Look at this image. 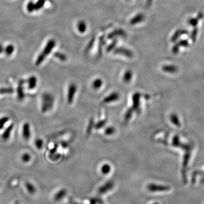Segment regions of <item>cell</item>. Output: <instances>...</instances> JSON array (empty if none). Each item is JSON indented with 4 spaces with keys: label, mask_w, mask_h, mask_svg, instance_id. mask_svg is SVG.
I'll return each instance as SVG.
<instances>
[{
    "label": "cell",
    "mask_w": 204,
    "mask_h": 204,
    "mask_svg": "<svg viewBox=\"0 0 204 204\" xmlns=\"http://www.w3.org/2000/svg\"><path fill=\"white\" fill-rule=\"evenodd\" d=\"M35 146L38 148V149H40L43 146V141L41 138H36L35 140Z\"/></svg>",
    "instance_id": "484cf974"
},
{
    "label": "cell",
    "mask_w": 204,
    "mask_h": 204,
    "mask_svg": "<svg viewBox=\"0 0 204 204\" xmlns=\"http://www.w3.org/2000/svg\"><path fill=\"white\" fill-rule=\"evenodd\" d=\"M77 90V86L74 83H71L69 85L68 89V94H67V102L69 104H71L73 102Z\"/></svg>",
    "instance_id": "5b68a950"
},
{
    "label": "cell",
    "mask_w": 204,
    "mask_h": 204,
    "mask_svg": "<svg viewBox=\"0 0 204 204\" xmlns=\"http://www.w3.org/2000/svg\"><path fill=\"white\" fill-rule=\"evenodd\" d=\"M141 95L139 92H135L132 96V107L134 111L140 112V99Z\"/></svg>",
    "instance_id": "277c9868"
},
{
    "label": "cell",
    "mask_w": 204,
    "mask_h": 204,
    "mask_svg": "<svg viewBox=\"0 0 204 204\" xmlns=\"http://www.w3.org/2000/svg\"><path fill=\"white\" fill-rule=\"evenodd\" d=\"M134 112V110L132 108V107L128 108L127 111H126L125 115H124V121L125 122H128L131 119L132 116H133V113Z\"/></svg>",
    "instance_id": "e0dca14e"
},
{
    "label": "cell",
    "mask_w": 204,
    "mask_h": 204,
    "mask_svg": "<svg viewBox=\"0 0 204 204\" xmlns=\"http://www.w3.org/2000/svg\"><path fill=\"white\" fill-rule=\"evenodd\" d=\"M144 15L142 14V13H140L138 15L135 16L133 19H131L130 23L131 25H133L138 23L139 22H141L144 21Z\"/></svg>",
    "instance_id": "9a60e30c"
},
{
    "label": "cell",
    "mask_w": 204,
    "mask_h": 204,
    "mask_svg": "<svg viewBox=\"0 0 204 204\" xmlns=\"http://www.w3.org/2000/svg\"><path fill=\"white\" fill-rule=\"evenodd\" d=\"M170 119L171 122H172L174 126H176L178 127H180L181 126V123L180 121L179 117L176 114L172 113L170 115Z\"/></svg>",
    "instance_id": "4fadbf2b"
},
{
    "label": "cell",
    "mask_w": 204,
    "mask_h": 204,
    "mask_svg": "<svg viewBox=\"0 0 204 204\" xmlns=\"http://www.w3.org/2000/svg\"></svg>",
    "instance_id": "b9f144b4"
},
{
    "label": "cell",
    "mask_w": 204,
    "mask_h": 204,
    "mask_svg": "<svg viewBox=\"0 0 204 204\" xmlns=\"http://www.w3.org/2000/svg\"><path fill=\"white\" fill-rule=\"evenodd\" d=\"M25 80H20L18 83V88L17 90V98L19 101H22L24 100L25 97V94L24 92V87H23V84L25 83Z\"/></svg>",
    "instance_id": "8992f818"
},
{
    "label": "cell",
    "mask_w": 204,
    "mask_h": 204,
    "mask_svg": "<svg viewBox=\"0 0 204 204\" xmlns=\"http://www.w3.org/2000/svg\"><path fill=\"white\" fill-rule=\"evenodd\" d=\"M99 202V204H103V202H102V201H100Z\"/></svg>",
    "instance_id": "ab89813d"
},
{
    "label": "cell",
    "mask_w": 204,
    "mask_h": 204,
    "mask_svg": "<svg viewBox=\"0 0 204 204\" xmlns=\"http://www.w3.org/2000/svg\"><path fill=\"white\" fill-rule=\"evenodd\" d=\"M13 128H14V124H12L7 128V129L5 130V131L3 132L2 135V138L3 140L6 141L7 140H9Z\"/></svg>",
    "instance_id": "30bf717a"
},
{
    "label": "cell",
    "mask_w": 204,
    "mask_h": 204,
    "mask_svg": "<svg viewBox=\"0 0 204 204\" xmlns=\"http://www.w3.org/2000/svg\"><path fill=\"white\" fill-rule=\"evenodd\" d=\"M54 95L50 93H44L42 95V104H41V112L45 113L52 109L54 107Z\"/></svg>",
    "instance_id": "6da1fadb"
},
{
    "label": "cell",
    "mask_w": 204,
    "mask_h": 204,
    "mask_svg": "<svg viewBox=\"0 0 204 204\" xmlns=\"http://www.w3.org/2000/svg\"><path fill=\"white\" fill-rule=\"evenodd\" d=\"M25 187L28 193L30 194H34L36 192V188L34 187V185L30 183H26L25 184Z\"/></svg>",
    "instance_id": "ffe728a7"
},
{
    "label": "cell",
    "mask_w": 204,
    "mask_h": 204,
    "mask_svg": "<svg viewBox=\"0 0 204 204\" xmlns=\"http://www.w3.org/2000/svg\"><path fill=\"white\" fill-rule=\"evenodd\" d=\"M115 133V128L114 127H113V126L108 127L105 130V134H106V135H112Z\"/></svg>",
    "instance_id": "83f0119b"
},
{
    "label": "cell",
    "mask_w": 204,
    "mask_h": 204,
    "mask_svg": "<svg viewBox=\"0 0 204 204\" xmlns=\"http://www.w3.org/2000/svg\"><path fill=\"white\" fill-rule=\"evenodd\" d=\"M66 190L65 189H62L57 193L54 197V199L55 201H58L61 200L63 197H64L66 195Z\"/></svg>",
    "instance_id": "2e32d148"
},
{
    "label": "cell",
    "mask_w": 204,
    "mask_h": 204,
    "mask_svg": "<svg viewBox=\"0 0 204 204\" xmlns=\"http://www.w3.org/2000/svg\"><path fill=\"white\" fill-rule=\"evenodd\" d=\"M60 157V155L59 154H50V159L55 160H55H58V159H59Z\"/></svg>",
    "instance_id": "e575fe53"
},
{
    "label": "cell",
    "mask_w": 204,
    "mask_h": 204,
    "mask_svg": "<svg viewBox=\"0 0 204 204\" xmlns=\"http://www.w3.org/2000/svg\"><path fill=\"white\" fill-rule=\"evenodd\" d=\"M3 47H2V45L0 44V54H1V53L2 52V51H3Z\"/></svg>",
    "instance_id": "74e56055"
},
{
    "label": "cell",
    "mask_w": 204,
    "mask_h": 204,
    "mask_svg": "<svg viewBox=\"0 0 204 204\" xmlns=\"http://www.w3.org/2000/svg\"><path fill=\"white\" fill-rule=\"evenodd\" d=\"M45 0H38L37 3H35V7L36 10H38L42 8L44 6Z\"/></svg>",
    "instance_id": "4316f807"
},
{
    "label": "cell",
    "mask_w": 204,
    "mask_h": 204,
    "mask_svg": "<svg viewBox=\"0 0 204 204\" xmlns=\"http://www.w3.org/2000/svg\"><path fill=\"white\" fill-rule=\"evenodd\" d=\"M57 145H55L54 148H52L50 150V154H55L56 152L57 149Z\"/></svg>",
    "instance_id": "d590c367"
},
{
    "label": "cell",
    "mask_w": 204,
    "mask_h": 204,
    "mask_svg": "<svg viewBox=\"0 0 204 204\" xmlns=\"http://www.w3.org/2000/svg\"><path fill=\"white\" fill-rule=\"evenodd\" d=\"M133 77V72L130 70H126L123 76V81L126 83H129L131 81Z\"/></svg>",
    "instance_id": "5bb4252c"
},
{
    "label": "cell",
    "mask_w": 204,
    "mask_h": 204,
    "mask_svg": "<svg viewBox=\"0 0 204 204\" xmlns=\"http://www.w3.org/2000/svg\"><path fill=\"white\" fill-rule=\"evenodd\" d=\"M201 183L202 184H204V176L203 178L201 179Z\"/></svg>",
    "instance_id": "f35d334b"
},
{
    "label": "cell",
    "mask_w": 204,
    "mask_h": 204,
    "mask_svg": "<svg viewBox=\"0 0 204 204\" xmlns=\"http://www.w3.org/2000/svg\"><path fill=\"white\" fill-rule=\"evenodd\" d=\"M173 146L175 147H181V142H180L179 138L178 137V135H175L173 138Z\"/></svg>",
    "instance_id": "f1b7e54d"
},
{
    "label": "cell",
    "mask_w": 204,
    "mask_h": 204,
    "mask_svg": "<svg viewBox=\"0 0 204 204\" xmlns=\"http://www.w3.org/2000/svg\"><path fill=\"white\" fill-rule=\"evenodd\" d=\"M22 135L26 141H28L30 138L31 133H30V126L28 122H25L22 128Z\"/></svg>",
    "instance_id": "9c48e42d"
},
{
    "label": "cell",
    "mask_w": 204,
    "mask_h": 204,
    "mask_svg": "<svg viewBox=\"0 0 204 204\" xmlns=\"http://www.w3.org/2000/svg\"><path fill=\"white\" fill-rule=\"evenodd\" d=\"M28 82V88L30 90H32L36 88V85H37V78L34 76L32 75L27 80Z\"/></svg>",
    "instance_id": "7c38bea8"
},
{
    "label": "cell",
    "mask_w": 204,
    "mask_h": 204,
    "mask_svg": "<svg viewBox=\"0 0 204 204\" xmlns=\"http://www.w3.org/2000/svg\"><path fill=\"white\" fill-rule=\"evenodd\" d=\"M27 9L28 10V12H32L35 10V3L33 2H28L27 6Z\"/></svg>",
    "instance_id": "836d02e7"
},
{
    "label": "cell",
    "mask_w": 204,
    "mask_h": 204,
    "mask_svg": "<svg viewBox=\"0 0 204 204\" xmlns=\"http://www.w3.org/2000/svg\"><path fill=\"white\" fill-rule=\"evenodd\" d=\"M90 204H96V201L94 199H91L90 200Z\"/></svg>",
    "instance_id": "8d00e7d4"
},
{
    "label": "cell",
    "mask_w": 204,
    "mask_h": 204,
    "mask_svg": "<svg viewBox=\"0 0 204 204\" xmlns=\"http://www.w3.org/2000/svg\"><path fill=\"white\" fill-rule=\"evenodd\" d=\"M56 42L54 40H50L48 42L47 45L44 48V50L42 52L41 54L38 56L37 60L35 62V65L39 66L40 65L41 63L43 62L45 60L46 57L49 54H50L52 49L55 47Z\"/></svg>",
    "instance_id": "7a4b0ae2"
},
{
    "label": "cell",
    "mask_w": 204,
    "mask_h": 204,
    "mask_svg": "<svg viewBox=\"0 0 204 204\" xmlns=\"http://www.w3.org/2000/svg\"><path fill=\"white\" fill-rule=\"evenodd\" d=\"M103 84V81L102 79H95L93 82V88L95 90H97V89L101 88Z\"/></svg>",
    "instance_id": "ac0fdd59"
},
{
    "label": "cell",
    "mask_w": 204,
    "mask_h": 204,
    "mask_svg": "<svg viewBox=\"0 0 204 204\" xmlns=\"http://www.w3.org/2000/svg\"><path fill=\"white\" fill-rule=\"evenodd\" d=\"M111 170V167L108 164H104L101 167V171L103 174L107 175Z\"/></svg>",
    "instance_id": "44dd1931"
},
{
    "label": "cell",
    "mask_w": 204,
    "mask_h": 204,
    "mask_svg": "<svg viewBox=\"0 0 204 204\" xmlns=\"http://www.w3.org/2000/svg\"><path fill=\"white\" fill-rule=\"evenodd\" d=\"M153 204H159L158 202H154V203H153Z\"/></svg>",
    "instance_id": "60d3db41"
},
{
    "label": "cell",
    "mask_w": 204,
    "mask_h": 204,
    "mask_svg": "<svg viewBox=\"0 0 204 204\" xmlns=\"http://www.w3.org/2000/svg\"><path fill=\"white\" fill-rule=\"evenodd\" d=\"M106 123H107L106 120H101L96 123V124L95 125L94 128L96 129H102V128H103L104 126H106Z\"/></svg>",
    "instance_id": "cb8c5ba5"
},
{
    "label": "cell",
    "mask_w": 204,
    "mask_h": 204,
    "mask_svg": "<svg viewBox=\"0 0 204 204\" xmlns=\"http://www.w3.org/2000/svg\"><path fill=\"white\" fill-rule=\"evenodd\" d=\"M93 126H94V121H93V119H91L90 120V122H89V124H88V127L87 130H86L87 135H90V133H91V130H92V129L93 128Z\"/></svg>",
    "instance_id": "4dcf8cb0"
},
{
    "label": "cell",
    "mask_w": 204,
    "mask_h": 204,
    "mask_svg": "<svg viewBox=\"0 0 204 204\" xmlns=\"http://www.w3.org/2000/svg\"><path fill=\"white\" fill-rule=\"evenodd\" d=\"M86 28H87V26H86V24L85 23V22L80 21V22H78V29L79 31L82 32V33L85 32Z\"/></svg>",
    "instance_id": "603a6c76"
},
{
    "label": "cell",
    "mask_w": 204,
    "mask_h": 204,
    "mask_svg": "<svg viewBox=\"0 0 204 204\" xmlns=\"http://www.w3.org/2000/svg\"><path fill=\"white\" fill-rule=\"evenodd\" d=\"M22 160L25 163H27L31 160V156L28 153H24L21 157Z\"/></svg>",
    "instance_id": "1f68e13d"
},
{
    "label": "cell",
    "mask_w": 204,
    "mask_h": 204,
    "mask_svg": "<svg viewBox=\"0 0 204 204\" xmlns=\"http://www.w3.org/2000/svg\"><path fill=\"white\" fill-rule=\"evenodd\" d=\"M120 97V95L117 92H113L108 95L105 98H104L103 102L104 103H109L118 101Z\"/></svg>",
    "instance_id": "52a82bcc"
},
{
    "label": "cell",
    "mask_w": 204,
    "mask_h": 204,
    "mask_svg": "<svg viewBox=\"0 0 204 204\" xmlns=\"http://www.w3.org/2000/svg\"><path fill=\"white\" fill-rule=\"evenodd\" d=\"M115 54H121L122 55H124L125 56L127 57L128 58H132L133 57V54L132 53L130 50H126V49H124V48H119L117 50H116Z\"/></svg>",
    "instance_id": "8fae6325"
},
{
    "label": "cell",
    "mask_w": 204,
    "mask_h": 204,
    "mask_svg": "<svg viewBox=\"0 0 204 204\" xmlns=\"http://www.w3.org/2000/svg\"><path fill=\"white\" fill-rule=\"evenodd\" d=\"M9 120V118L7 116H4L0 119V130L3 129L4 126Z\"/></svg>",
    "instance_id": "d4e9b609"
},
{
    "label": "cell",
    "mask_w": 204,
    "mask_h": 204,
    "mask_svg": "<svg viewBox=\"0 0 204 204\" xmlns=\"http://www.w3.org/2000/svg\"><path fill=\"white\" fill-rule=\"evenodd\" d=\"M14 90L12 88H0V94H12L14 93Z\"/></svg>",
    "instance_id": "7402d4cb"
},
{
    "label": "cell",
    "mask_w": 204,
    "mask_h": 204,
    "mask_svg": "<svg viewBox=\"0 0 204 204\" xmlns=\"http://www.w3.org/2000/svg\"><path fill=\"white\" fill-rule=\"evenodd\" d=\"M147 189L151 192H162L170 191L171 187L168 185H160L154 183L149 184L147 186Z\"/></svg>",
    "instance_id": "3957f363"
},
{
    "label": "cell",
    "mask_w": 204,
    "mask_h": 204,
    "mask_svg": "<svg viewBox=\"0 0 204 204\" xmlns=\"http://www.w3.org/2000/svg\"><path fill=\"white\" fill-rule=\"evenodd\" d=\"M54 56L57 58L59 60H61L62 61H65L66 60V56L64 54L59 53V52H56V54L54 55Z\"/></svg>",
    "instance_id": "f546056e"
},
{
    "label": "cell",
    "mask_w": 204,
    "mask_h": 204,
    "mask_svg": "<svg viewBox=\"0 0 204 204\" xmlns=\"http://www.w3.org/2000/svg\"><path fill=\"white\" fill-rule=\"evenodd\" d=\"M162 70L165 72L170 73L176 72L177 70L176 67L173 65H164L162 67Z\"/></svg>",
    "instance_id": "d6986e66"
},
{
    "label": "cell",
    "mask_w": 204,
    "mask_h": 204,
    "mask_svg": "<svg viewBox=\"0 0 204 204\" xmlns=\"http://www.w3.org/2000/svg\"><path fill=\"white\" fill-rule=\"evenodd\" d=\"M113 186H114V183L112 181H108L98 189V193L100 194L105 193L110 191L111 189H112Z\"/></svg>",
    "instance_id": "ba28073f"
},
{
    "label": "cell",
    "mask_w": 204,
    "mask_h": 204,
    "mask_svg": "<svg viewBox=\"0 0 204 204\" xmlns=\"http://www.w3.org/2000/svg\"><path fill=\"white\" fill-rule=\"evenodd\" d=\"M14 48L13 47L12 45H9L6 48H5V53L7 54V56H10L12 54H13L14 52Z\"/></svg>",
    "instance_id": "d6a6232c"
}]
</instances>
